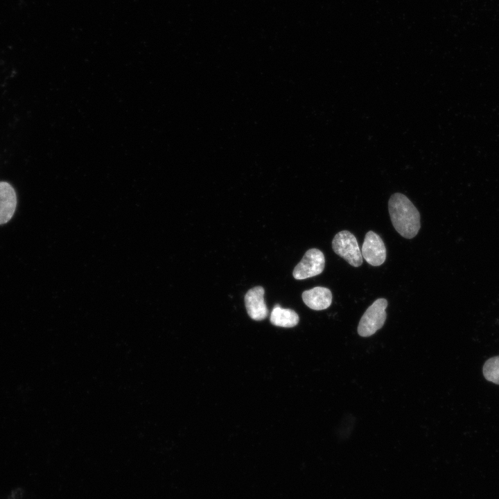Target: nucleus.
<instances>
[{"label": "nucleus", "instance_id": "1", "mask_svg": "<svg viewBox=\"0 0 499 499\" xmlns=\"http://www.w3.org/2000/svg\"><path fill=\"white\" fill-rule=\"evenodd\" d=\"M388 209L392 225L401 236L412 238L418 234L421 227L419 212L405 195H392Z\"/></svg>", "mask_w": 499, "mask_h": 499}, {"label": "nucleus", "instance_id": "2", "mask_svg": "<svg viewBox=\"0 0 499 499\" xmlns=\"http://www.w3.org/2000/svg\"><path fill=\"white\" fill-rule=\"evenodd\" d=\"M332 248L335 254L351 265L358 267L362 265V256L357 239L349 231L343 230L335 235Z\"/></svg>", "mask_w": 499, "mask_h": 499}, {"label": "nucleus", "instance_id": "8", "mask_svg": "<svg viewBox=\"0 0 499 499\" xmlns=\"http://www.w3.org/2000/svg\"><path fill=\"white\" fill-rule=\"evenodd\" d=\"M332 292L324 287L317 286L302 293L304 304L315 310L326 309L332 303Z\"/></svg>", "mask_w": 499, "mask_h": 499}, {"label": "nucleus", "instance_id": "5", "mask_svg": "<svg viewBox=\"0 0 499 499\" xmlns=\"http://www.w3.org/2000/svg\"><path fill=\"white\" fill-rule=\"evenodd\" d=\"M361 253L362 258L372 266H379L386 259L385 244L379 235L373 231H369L366 234Z\"/></svg>", "mask_w": 499, "mask_h": 499}, {"label": "nucleus", "instance_id": "4", "mask_svg": "<svg viewBox=\"0 0 499 499\" xmlns=\"http://www.w3.org/2000/svg\"><path fill=\"white\" fill-rule=\"evenodd\" d=\"M325 265L324 254L318 249L308 250L295 267L292 275L295 279H305L322 272Z\"/></svg>", "mask_w": 499, "mask_h": 499}, {"label": "nucleus", "instance_id": "10", "mask_svg": "<svg viewBox=\"0 0 499 499\" xmlns=\"http://www.w3.org/2000/svg\"><path fill=\"white\" fill-rule=\"evenodd\" d=\"M483 374L489 381L499 384V356L487 360L483 367Z\"/></svg>", "mask_w": 499, "mask_h": 499}, {"label": "nucleus", "instance_id": "6", "mask_svg": "<svg viewBox=\"0 0 499 499\" xmlns=\"http://www.w3.org/2000/svg\"><path fill=\"white\" fill-rule=\"evenodd\" d=\"M265 290L262 286L250 289L245 295V304L248 315L252 319L261 321L268 315V309L264 300Z\"/></svg>", "mask_w": 499, "mask_h": 499}, {"label": "nucleus", "instance_id": "9", "mask_svg": "<svg viewBox=\"0 0 499 499\" xmlns=\"http://www.w3.org/2000/svg\"><path fill=\"white\" fill-rule=\"evenodd\" d=\"M270 319L271 324L274 326L291 328L299 323V317L295 310L283 308L279 304H276L272 310Z\"/></svg>", "mask_w": 499, "mask_h": 499}, {"label": "nucleus", "instance_id": "3", "mask_svg": "<svg viewBox=\"0 0 499 499\" xmlns=\"http://www.w3.org/2000/svg\"><path fill=\"white\" fill-rule=\"evenodd\" d=\"M387 301L383 298L376 299L369 306L358 326V333L360 336L369 337L383 327L387 317Z\"/></svg>", "mask_w": 499, "mask_h": 499}, {"label": "nucleus", "instance_id": "7", "mask_svg": "<svg viewBox=\"0 0 499 499\" xmlns=\"http://www.w3.org/2000/svg\"><path fill=\"white\" fill-rule=\"evenodd\" d=\"M16 207L15 189L9 183L0 182V225L8 222L12 218Z\"/></svg>", "mask_w": 499, "mask_h": 499}]
</instances>
